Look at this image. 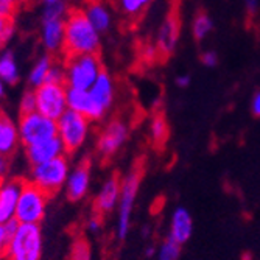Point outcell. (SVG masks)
<instances>
[{"label":"cell","instance_id":"cell-8","mask_svg":"<svg viewBox=\"0 0 260 260\" xmlns=\"http://www.w3.org/2000/svg\"><path fill=\"white\" fill-rule=\"evenodd\" d=\"M56 126H58V137L62 142L66 153L72 154L78 151L87 140L90 120L72 109H67L56 120Z\"/></svg>","mask_w":260,"mask_h":260},{"label":"cell","instance_id":"cell-44","mask_svg":"<svg viewBox=\"0 0 260 260\" xmlns=\"http://www.w3.org/2000/svg\"><path fill=\"white\" fill-rule=\"evenodd\" d=\"M0 260H7V258H5V257H2V258H0Z\"/></svg>","mask_w":260,"mask_h":260},{"label":"cell","instance_id":"cell-36","mask_svg":"<svg viewBox=\"0 0 260 260\" xmlns=\"http://www.w3.org/2000/svg\"><path fill=\"white\" fill-rule=\"evenodd\" d=\"M86 229H87L90 234H97V232H100V229H102V217L97 215V214H93V215L86 221Z\"/></svg>","mask_w":260,"mask_h":260},{"label":"cell","instance_id":"cell-23","mask_svg":"<svg viewBox=\"0 0 260 260\" xmlns=\"http://www.w3.org/2000/svg\"><path fill=\"white\" fill-rule=\"evenodd\" d=\"M20 78L19 66L11 50L0 53V80L5 84H16Z\"/></svg>","mask_w":260,"mask_h":260},{"label":"cell","instance_id":"cell-3","mask_svg":"<svg viewBox=\"0 0 260 260\" xmlns=\"http://www.w3.org/2000/svg\"><path fill=\"white\" fill-rule=\"evenodd\" d=\"M44 239L39 224H17L8 240L7 260H41Z\"/></svg>","mask_w":260,"mask_h":260},{"label":"cell","instance_id":"cell-19","mask_svg":"<svg viewBox=\"0 0 260 260\" xmlns=\"http://www.w3.org/2000/svg\"><path fill=\"white\" fill-rule=\"evenodd\" d=\"M20 145L17 123L8 115H0V153L11 157Z\"/></svg>","mask_w":260,"mask_h":260},{"label":"cell","instance_id":"cell-30","mask_svg":"<svg viewBox=\"0 0 260 260\" xmlns=\"http://www.w3.org/2000/svg\"><path fill=\"white\" fill-rule=\"evenodd\" d=\"M25 0H0V17L11 19L19 13Z\"/></svg>","mask_w":260,"mask_h":260},{"label":"cell","instance_id":"cell-28","mask_svg":"<svg viewBox=\"0 0 260 260\" xmlns=\"http://www.w3.org/2000/svg\"><path fill=\"white\" fill-rule=\"evenodd\" d=\"M69 260H90V245L84 237H77L74 240Z\"/></svg>","mask_w":260,"mask_h":260},{"label":"cell","instance_id":"cell-17","mask_svg":"<svg viewBox=\"0 0 260 260\" xmlns=\"http://www.w3.org/2000/svg\"><path fill=\"white\" fill-rule=\"evenodd\" d=\"M178 38H179V20L175 14H170L164 20L157 31V38H156L157 52L165 56H170L176 49Z\"/></svg>","mask_w":260,"mask_h":260},{"label":"cell","instance_id":"cell-6","mask_svg":"<svg viewBox=\"0 0 260 260\" xmlns=\"http://www.w3.org/2000/svg\"><path fill=\"white\" fill-rule=\"evenodd\" d=\"M50 197L30 181H23L16 207V221L20 224H41Z\"/></svg>","mask_w":260,"mask_h":260},{"label":"cell","instance_id":"cell-29","mask_svg":"<svg viewBox=\"0 0 260 260\" xmlns=\"http://www.w3.org/2000/svg\"><path fill=\"white\" fill-rule=\"evenodd\" d=\"M179 254H181V245L169 237L159 249L157 260H178Z\"/></svg>","mask_w":260,"mask_h":260},{"label":"cell","instance_id":"cell-26","mask_svg":"<svg viewBox=\"0 0 260 260\" xmlns=\"http://www.w3.org/2000/svg\"><path fill=\"white\" fill-rule=\"evenodd\" d=\"M212 30H214V23H212V19L209 17V14L204 11L198 13L192 23V31H193L195 41L201 42Z\"/></svg>","mask_w":260,"mask_h":260},{"label":"cell","instance_id":"cell-34","mask_svg":"<svg viewBox=\"0 0 260 260\" xmlns=\"http://www.w3.org/2000/svg\"><path fill=\"white\" fill-rule=\"evenodd\" d=\"M45 83H64V66H58L56 62L52 66L49 77H47ZM66 84V83H64Z\"/></svg>","mask_w":260,"mask_h":260},{"label":"cell","instance_id":"cell-16","mask_svg":"<svg viewBox=\"0 0 260 260\" xmlns=\"http://www.w3.org/2000/svg\"><path fill=\"white\" fill-rule=\"evenodd\" d=\"M41 42L47 53L61 55L64 52V20H42Z\"/></svg>","mask_w":260,"mask_h":260},{"label":"cell","instance_id":"cell-18","mask_svg":"<svg viewBox=\"0 0 260 260\" xmlns=\"http://www.w3.org/2000/svg\"><path fill=\"white\" fill-rule=\"evenodd\" d=\"M192 232H193V220H192L190 212H188L185 207H176L172 215L169 237L182 246L184 243L190 240Z\"/></svg>","mask_w":260,"mask_h":260},{"label":"cell","instance_id":"cell-38","mask_svg":"<svg viewBox=\"0 0 260 260\" xmlns=\"http://www.w3.org/2000/svg\"><path fill=\"white\" fill-rule=\"evenodd\" d=\"M251 111H252V115L255 117H260V90L254 95L252 99V103H251Z\"/></svg>","mask_w":260,"mask_h":260},{"label":"cell","instance_id":"cell-9","mask_svg":"<svg viewBox=\"0 0 260 260\" xmlns=\"http://www.w3.org/2000/svg\"><path fill=\"white\" fill-rule=\"evenodd\" d=\"M36 97V111L58 120L67 111V86L64 83H44L33 89Z\"/></svg>","mask_w":260,"mask_h":260},{"label":"cell","instance_id":"cell-31","mask_svg":"<svg viewBox=\"0 0 260 260\" xmlns=\"http://www.w3.org/2000/svg\"><path fill=\"white\" fill-rule=\"evenodd\" d=\"M17 221L13 220L7 224H0V258L5 257L7 252V246H8V240L11 237V234L14 232V229L17 228Z\"/></svg>","mask_w":260,"mask_h":260},{"label":"cell","instance_id":"cell-35","mask_svg":"<svg viewBox=\"0 0 260 260\" xmlns=\"http://www.w3.org/2000/svg\"><path fill=\"white\" fill-rule=\"evenodd\" d=\"M201 62L206 67H215L218 64V55L214 50H207L201 55Z\"/></svg>","mask_w":260,"mask_h":260},{"label":"cell","instance_id":"cell-37","mask_svg":"<svg viewBox=\"0 0 260 260\" xmlns=\"http://www.w3.org/2000/svg\"><path fill=\"white\" fill-rule=\"evenodd\" d=\"M10 165H11V160L8 156L0 153V181L8 178V173H10Z\"/></svg>","mask_w":260,"mask_h":260},{"label":"cell","instance_id":"cell-10","mask_svg":"<svg viewBox=\"0 0 260 260\" xmlns=\"http://www.w3.org/2000/svg\"><path fill=\"white\" fill-rule=\"evenodd\" d=\"M128 134H129V129L123 120H120V119L111 120L99 136V140H97L99 156L103 160L112 159L123 147V144L128 139Z\"/></svg>","mask_w":260,"mask_h":260},{"label":"cell","instance_id":"cell-32","mask_svg":"<svg viewBox=\"0 0 260 260\" xmlns=\"http://www.w3.org/2000/svg\"><path fill=\"white\" fill-rule=\"evenodd\" d=\"M14 35V22L11 19L0 17V49L10 42V39Z\"/></svg>","mask_w":260,"mask_h":260},{"label":"cell","instance_id":"cell-43","mask_svg":"<svg viewBox=\"0 0 260 260\" xmlns=\"http://www.w3.org/2000/svg\"><path fill=\"white\" fill-rule=\"evenodd\" d=\"M147 254H148V255H151V254H153V248H148V251H147Z\"/></svg>","mask_w":260,"mask_h":260},{"label":"cell","instance_id":"cell-14","mask_svg":"<svg viewBox=\"0 0 260 260\" xmlns=\"http://www.w3.org/2000/svg\"><path fill=\"white\" fill-rule=\"evenodd\" d=\"M90 160L83 159L78 162L77 167L70 169V173L66 181V193L70 201H80L83 200L90 187Z\"/></svg>","mask_w":260,"mask_h":260},{"label":"cell","instance_id":"cell-42","mask_svg":"<svg viewBox=\"0 0 260 260\" xmlns=\"http://www.w3.org/2000/svg\"><path fill=\"white\" fill-rule=\"evenodd\" d=\"M42 5H47V4H53V2H58V0H39Z\"/></svg>","mask_w":260,"mask_h":260},{"label":"cell","instance_id":"cell-7","mask_svg":"<svg viewBox=\"0 0 260 260\" xmlns=\"http://www.w3.org/2000/svg\"><path fill=\"white\" fill-rule=\"evenodd\" d=\"M17 129H19L20 145L23 147H31L39 144V142L49 140L58 136L56 120L50 119V117H45L38 111L20 114Z\"/></svg>","mask_w":260,"mask_h":260},{"label":"cell","instance_id":"cell-11","mask_svg":"<svg viewBox=\"0 0 260 260\" xmlns=\"http://www.w3.org/2000/svg\"><path fill=\"white\" fill-rule=\"evenodd\" d=\"M67 109H72L90 122H99L102 120L106 111L93 100L89 90H81V89H74L67 87Z\"/></svg>","mask_w":260,"mask_h":260},{"label":"cell","instance_id":"cell-1","mask_svg":"<svg viewBox=\"0 0 260 260\" xmlns=\"http://www.w3.org/2000/svg\"><path fill=\"white\" fill-rule=\"evenodd\" d=\"M100 33L87 20L83 8H70L64 19L62 56L99 55Z\"/></svg>","mask_w":260,"mask_h":260},{"label":"cell","instance_id":"cell-2","mask_svg":"<svg viewBox=\"0 0 260 260\" xmlns=\"http://www.w3.org/2000/svg\"><path fill=\"white\" fill-rule=\"evenodd\" d=\"M144 173H145L144 164L136 160L128 175L122 178L120 200H119V206H117V237H119V240H125L128 237L134 201L139 192L142 178H144Z\"/></svg>","mask_w":260,"mask_h":260},{"label":"cell","instance_id":"cell-24","mask_svg":"<svg viewBox=\"0 0 260 260\" xmlns=\"http://www.w3.org/2000/svg\"><path fill=\"white\" fill-rule=\"evenodd\" d=\"M150 134H151V142L156 147H164V144L169 139V123L165 115L162 112H156L151 119L150 125Z\"/></svg>","mask_w":260,"mask_h":260},{"label":"cell","instance_id":"cell-45","mask_svg":"<svg viewBox=\"0 0 260 260\" xmlns=\"http://www.w3.org/2000/svg\"><path fill=\"white\" fill-rule=\"evenodd\" d=\"M2 114H4V112H2V109H0V115H2Z\"/></svg>","mask_w":260,"mask_h":260},{"label":"cell","instance_id":"cell-12","mask_svg":"<svg viewBox=\"0 0 260 260\" xmlns=\"http://www.w3.org/2000/svg\"><path fill=\"white\" fill-rule=\"evenodd\" d=\"M120 188H122V178L117 173L105 179L95 200H93V210H95L97 215L105 217L117 209L120 200Z\"/></svg>","mask_w":260,"mask_h":260},{"label":"cell","instance_id":"cell-41","mask_svg":"<svg viewBox=\"0 0 260 260\" xmlns=\"http://www.w3.org/2000/svg\"><path fill=\"white\" fill-rule=\"evenodd\" d=\"M5 95V83L0 80V97H4Z\"/></svg>","mask_w":260,"mask_h":260},{"label":"cell","instance_id":"cell-20","mask_svg":"<svg viewBox=\"0 0 260 260\" xmlns=\"http://www.w3.org/2000/svg\"><path fill=\"white\" fill-rule=\"evenodd\" d=\"M89 92L93 97V100L108 112V109L112 106V102H114V81L106 70H102L95 83L90 86Z\"/></svg>","mask_w":260,"mask_h":260},{"label":"cell","instance_id":"cell-4","mask_svg":"<svg viewBox=\"0 0 260 260\" xmlns=\"http://www.w3.org/2000/svg\"><path fill=\"white\" fill-rule=\"evenodd\" d=\"M103 70L99 55H75L64 58V83L67 87L89 90Z\"/></svg>","mask_w":260,"mask_h":260},{"label":"cell","instance_id":"cell-15","mask_svg":"<svg viewBox=\"0 0 260 260\" xmlns=\"http://www.w3.org/2000/svg\"><path fill=\"white\" fill-rule=\"evenodd\" d=\"M62 154H67V153H66V148L58 136L53 139H49V140L39 142L36 145L25 147V156H27V160L31 167L33 165H39L44 162H49L52 159H56Z\"/></svg>","mask_w":260,"mask_h":260},{"label":"cell","instance_id":"cell-21","mask_svg":"<svg viewBox=\"0 0 260 260\" xmlns=\"http://www.w3.org/2000/svg\"><path fill=\"white\" fill-rule=\"evenodd\" d=\"M87 20L92 23L95 30L102 35L111 27V14L109 10L100 2V0H87L83 8Z\"/></svg>","mask_w":260,"mask_h":260},{"label":"cell","instance_id":"cell-25","mask_svg":"<svg viewBox=\"0 0 260 260\" xmlns=\"http://www.w3.org/2000/svg\"><path fill=\"white\" fill-rule=\"evenodd\" d=\"M150 4L151 0H117V5H119L122 14L129 19H137L148 8Z\"/></svg>","mask_w":260,"mask_h":260},{"label":"cell","instance_id":"cell-39","mask_svg":"<svg viewBox=\"0 0 260 260\" xmlns=\"http://www.w3.org/2000/svg\"><path fill=\"white\" fill-rule=\"evenodd\" d=\"M175 83L178 84V87H187L188 84H190V77H188V75H179V77H176Z\"/></svg>","mask_w":260,"mask_h":260},{"label":"cell","instance_id":"cell-5","mask_svg":"<svg viewBox=\"0 0 260 260\" xmlns=\"http://www.w3.org/2000/svg\"><path fill=\"white\" fill-rule=\"evenodd\" d=\"M70 173V162L67 154H62L56 159L33 165L30 169V176L27 181L38 185L49 197L58 193L66 185L67 176Z\"/></svg>","mask_w":260,"mask_h":260},{"label":"cell","instance_id":"cell-40","mask_svg":"<svg viewBox=\"0 0 260 260\" xmlns=\"http://www.w3.org/2000/svg\"><path fill=\"white\" fill-rule=\"evenodd\" d=\"M245 7H246V10H248L251 14H254V13L257 11L258 2H257V0H245Z\"/></svg>","mask_w":260,"mask_h":260},{"label":"cell","instance_id":"cell-13","mask_svg":"<svg viewBox=\"0 0 260 260\" xmlns=\"http://www.w3.org/2000/svg\"><path fill=\"white\" fill-rule=\"evenodd\" d=\"M25 179L5 178L0 181V224L16 220V207Z\"/></svg>","mask_w":260,"mask_h":260},{"label":"cell","instance_id":"cell-33","mask_svg":"<svg viewBox=\"0 0 260 260\" xmlns=\"http://www.w3.org/2000/svg\"><path fill=\"white\" fill-rule=\"evenodd\" d=\"M19 111L20 114H28V112L36 111V97H35L33 89L23 92V95L20 99V105H19Z\"/></svg>","mask_w":260,"mask_h":260},{"label":"cell","instance_id":"cell-22","mask_svg":"<svg viewBox=\"0 0 260 260\" xmlns=\"http://www.w3.org/2000/svg\"><path fill=\"white\" fill-rule=\"evenodd\" d=\"M55 64V56L50 53H45L42 56H39L36 59V62L33 64L30 74H28V84L36 89L41 84H44L47 81V77H49V72L52 66Z\"/></svg>","mask_w":260,"mask_h":260},{"label":"cell","instance_id":"cell-27","mask_svg":"<svg viewBox=\"0 0 260 260\" xmlns=\"http://www.w3.org/2000/svg\"><path fill=\"white\" fill-rule=\"evenodd\" d=\"M67 0H58L53 4H47L42 8V20H64L69 13Z\"/></svg>","mask_w":260,"mask_h":260}]
</instances>
